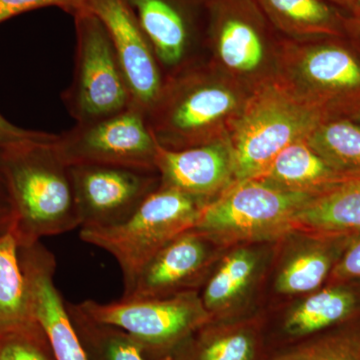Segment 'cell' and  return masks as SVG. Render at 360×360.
<instances>
[{"label": "cell", "instance_id": "1f68e13d", "mask_svg": "<svg viewBox=\"0 0 360 360\" xmlns=\"http://www.w3.org/2000/svg\"><path fill=\"white\" fill-rule=\"evenodd\" d=\"M328 115H340L360 123V94L354 98L333 104L328 108Z\"/></svg>", "mask_w": 360, "mask_h": 360}, {"label": "cell", "instance_id": "5bb4252c", "mask_svg": "<svg viewBox=\"0 0 360 360\" xmlns=\"http://www.w3.org/2000/svg\"><path fill=\"white\" fill-rule=\"evenodd\" d=\"M153 47L158 65L169 73L186 66L194 35V8L201 0H125Z\"/></svg>", "mask_w": 360, "mask_h": 360}, {"label": "cell", "instance_id": "6da1fadb", "mask_svg": "<svg viewBox=\"0 0 360 360\" xmlns=\"http://www.w3.org/2000/svg\"><path fill=\"white\" fill-rule=\"evenodd\" d=\"M56 139L0 150L20 248L80 227L70 165L59 155Z\"/></svg>", "mask_w": 360, "mask_h": 360}, {"label": "cell", "instance_id": "8992f818", "mask_svg": "<svg viewBox=\"0 0 360 360\" xmlns=\"http://www.w3.org/2000/svg\"><path fill=\"white\" fill-rule=\"evenodd\" d=\"M75 307L91 321L120 329L142 352H167L213 321L198 291L165 298L122 300L110 303L85 300Z\"/></svg>", "mask_w": 360, "mask_h": 360}, {"label": "cell", "instance_id": "83f0119b", "mask_svg": "<svg viewBox=\"0 0 360 360\" xmlns=\"http://www.w3.org/2000/svg\"><path fill=\"white\" fill-rule=\"evenodd\" d=\"M44 335L39 323L0 335V360H51L41 341Z\"/></svg>", "mask_w": 360, "mask_h": 360}, {"label": "cell", "instance_id": "836d02e7", "mask_svg": "<svg viewBox=\"0 0 360 360\" xmlns=\"http://www.w3.org/2000/svg\"><path fill=\"white\" fill-rule=\"evenodd\" d=\"M0 202L11 203L13 205V201L11 200H0ZM13 208L0 205V224L6 227V229H11V227H13Z\"/></svg>", "mask_w": 360, "mask_h": 360}, {"label": "cell", "instance_id": "4316f807", "mask_svg": "<svg viewBox=\"0 0 360 360\" xmlns=\"http://www.w3.org/2000/svg\"><path fill=\"white\" fill-rule=\"evenodd\" d=\"M266 360H360V333L323 336Z\"/></svg>", "mask_w": 360, "mask_h": 360}, {"label": "cell", "instance_id": "3957f363", "mask_svg": "<svg viewBox=\"0 0 360 360\" xmlns=\"http://www.w3.org/2000/svg\"><path fill=\"white\" fill-rule=\"evenodd\" d=\"M326 115L321 103H303L276 87L260 91L236 124L231 146L234 184L259 179L283 149L307 139Z\"/></svg>", "mask_w": 360, "mask_h": 360}, {"label": "cell", "instance_id": "ba28073f", "mask_svg": "<svg viewBox=\"0 0 360 360\" xmlns=\"http://www.w3.org/2000/svg\"><path fill=\"white\" fill-rule=\"evenodd\" d=\"M236 106L231 90L189 73L165 84L146 117L158 146L177 150L207 143L205 134Z\"/></svg>", "mask_w": 360, "mask_h": 360}, {"label": "cell", "instance_id": "f546056e", "mask_svg": "<svg viewBox=\"0 0 360 360\" xmlns=\"http://www.w3.org/2000/svg\"><path fill=\"white\" fill-rule=\"evenodd\" d=\"M58 135L30 131L11 124L0 115V150L18 148L32 142L52 141Z\"/></svg>", "mask_w": 360, "mask_h": 360}, {"label": "cell", "instance_id": "44dd1931", "mask_svg": "<svg viewBox=\"0 0 360 360\" xmlns=\"http://www.w3.org/2000/svg\"><path fill=\"white\" fill-rule=\"evenodd\" d=\"M356 296L342 286L319 291L295 307L283 322L288 338H302L347 319L356 309Z\"/></svg>", "mask_w": 360, "mask_h": 360}, {"label": "cell", "instance_id": "603a6c76", "mask_svg": "<svg viewBox=\"0 0 360 360\" xmlns=\"http://www.w3.org/2000/svg\"><path fill=\"white\" fill-rule=\"evenodd\" d=\"M257 253L245 248L233 251L222 260L201 296L213 319L245 295L257 272Z\"/></svg>", "mask_w": 360, "mask_h": 360}, {"label": "cell", "instance_id": "7c38bea8", "mask_svg": "<svg viewBox=\"0 0 360 360\" xmlns=\"http://www.w3.org/2000/svg\"><path fill=\"white\" fill-rule=\"evenodd\" d=\"M213 245L194 229L184 232L149 260L122 298H165L195 290L212 264Z\"/></svg>", "mask_w": 360, "mask_h": 360}, {"label": "cell", "instance_id": "2e32d148", "mask_svg": "<svg viewBox=\"0 0 360 360\" xmlns=\"http://www.w3.org/2000/svg\"><path fill=\"white\" fill-rule=\"evenodd\" d=\"M303 75L321 94L326 108L360 94V59L345 45H319L307 52Z\"/></svg>", "mask_w": 360, "mask_h": 360}, {"label": "cell", "instance_id": "ac0fdd59", "mask_svg": "<svg viewBox=\"0 0 360 360\" xmlns=\"http://www.w3.org/2000/svg\"><path fill=\"white\" fill-rule=\"evenodd\" d=\"M277 25L288 32L341 37L359 30L360 20L345 16L328 0H257Z\"/></svg>", "mask_w": 360, "mask_h": 360}, {"label": "cell", "instance_id": "9c48e42d", "mask_svg": "<svg viewBox=\"0 0 360 360\" xmlns=\"http://www.w3.org/2000/svg\"><path fill=\"white\" fill-rule=\"evenodd\" d=\"M70 169L80 229L122 224L161 184L158 170L103 165Z\"/></svg>", "mask_w": 360, "mask_h": 360}, {"label": "cell", "instance_id": "30bf717a", "mask_svg": "<svg viewBox=\"0 0 360 360\" xmlns=\"http://www.w3.org/2000/svg\"><path fill=\"white\" fill-rule=\"evenodd\" d=\"M89 9L110 32L131 105L146 116L165 84L153 47L125 0H91Z\"/></svg>", "mask_w": 360, "mask_h": 360}, {"label": "cell", "instance_id": "7a4b0ae2", "mask_svg": "<svg viewBox=\"0 0 360 360\" xmlns=\"http://www.w3.org/2000/svg\"><path fill=\"white\" fill-rule=\"evenodd\" d=\"M207 201L162 186L144 200L122 224L80 229L82 241L112 255L122 271L124 292L141 270L172 239L195 226Z\"/></svg>", "mask_w": 360, "mask_h": 360}, {"label": "cell", "instance_id": "7402d4cb", "mask_svg": "<svg viewBox=\"0 0 360 360\" xmlns=\"http://www.w3.org/2000/svg\"><path fill=\"white\" fill-rule=\"evenodd\" d=\"M215 26L217 51L222 63L232 70L251 71L264 58V46L258 27L239 11L220 13Z\"/></svg>", "mask_w": 360, "mask_h": 360}, {"label": "cell", "instance_id": "cb8c5ba5", "mask_svg": "<svg viewBox=\"0 0 360 360\" xmlns=\"http://www.w3.org/2000/svg\"><path fill=\"white\" fill-rule=\"evenodd\" d=\"M259 348V333L255 326H217L201 333L193 360H257Z\"/></svg>", "mask_w": 360, "mask_h": 360}, {"label": "cell", "instance_id": "d4e9b609", "mask_svg": "<svg viewBox=\"0 0 360 360\" xmlns=\"http://www.w3.org/2000/svg\"><path fill=\"white\" fill-rule=\"evenodd\" d=\"M335 264L328 245H314L300 250L284 264L276 279V290L283 295H298L316 290Z\"/></svg>", "mask_w": 360, "mask_h": 360}, {"label": "cell", "instance_id": "8fae6325", "mask_svg": "<svg viewBox=\"0 0 360 360\" xmlns=\"http://www.w3.org/2000/svg\"><path fill=\"white\" fill-rule=\"evenodd\" d=\"M20 260L35 321L56 360H90L68 305L54 284L56 257L39 243L20 248Z\"/></svg>", "mask_w": 360, "mask_h": 360}, {"label": "cell", "instance_id": "277c9868", "mask_svg": "<svg viewBox=\"0 0 360 360\" xmlns=\"http://www.w3.org/2000/svg\"><path fill=\"white\" fill-rule=\"evenodd\" d=\"M312 196L262 179L238 182L205 205L193 229L215 245L274 240L295 231V217Z\"/></svg>", "mask_w": 360, "mask_h": 360}, {"label": "cell", "instance_id": "e0dca14e", "mask_svg": "<svg viewBox=\"0 0 360 360\" xmlns=\"http://www.w3.org/2000/svg\"><path fill=\"white\" fill-rule=\"evenodd\" d=\"M343 179L328 167L304 139L283 149L257 179L285 191L315 195Z\"/></svg>", "mask_w": 360, "mask_h": 360}, {"label": "cell", "instance_id": "4dcf8cb0", "mask_svg": "<svg viewBox=\"0 0 360 360\" xmlns=\"http://www.w3.org/2000/svg\"><path fill=\"white\" fill-rule=\"evenodd\" d=\"M336 279L360 277V232L355 234L347 250L333 269Z\"/></svg>", "mask_w": 360, "mask_h": 360}, {"label": "cell", "instance_id": "d6986e66", "mask_svg": "<svg viewBox=\"0 0 360 360\" xmlns=\"http://www.w3.org/2000/svg\"><path fill=\"white\" fill-rule=\"evenodd\" d=\"M20 245L13 227L0 232V335L35 326Z\"/></svg>", "mask_w": 360, "mask_h": 360}, {"label": "cell", "instance_id": "484cf974", "mask_svg": "<svg viewBox=\"0 0 360 360\" xmlns=\"http://www.w3.org/2000/svg\"><path fill=\"white\" fill-rule=\"evenodd\" d=\"M71 319L92 336L103 360H148L141 347L120 329L98 323L84 316L72 303L66 302Z\"/></svg>", "mask_w": 360, "mask_h": 360}, {"label": "cell", "instance_id": "9a60e30c", "mask_svg": "<svg viewBox=\"0 0 360 360\" xmlns=\"http://www.w3.org/2000/svg\"><path fill=\"white\" fill-rule=\"evenodd\" d=\"M295 231L317 238L360 232V176L338 180L312 196L295 217Z\"/></svg>", "mask_w": 360, "mask_h": 360}, {"label": "cell", "instance_id": "5b68a950", "mask_svg": "<svg viewBox=\"0 0 360 360\" xmlns=\"http://www.w3.org/2000/svg\"><path fill=\"white\" fill-rule=\"evenodd\" d=\"M77 52L73 82L63 99L77 123L110 117L131 105L108 28L89 9L73 15Z\"/></svg>", "mask_w": 360, "mask_h": 360}, {"label": "cell", "instance_id": "d6a6232c", "mask_svg": "<svg viewBox=\"0 0 360 360\" xmlns=\"http://www.w3.org/2000/svg\"><path fill=\"white\" fill-rule=\"evenodd\" d=\"M328 1L360 20V6L356 0H328Z\"/></svg>", "mask_w": 360, "mask_h": 360}, {"label": "cell", "instance_id": "ffe728a7", "mask_svg": "<svg viewBox=\"0 0 360 360\" xmlns=\"http://www.w3.org/2000/svg\"><path fill=\"white\" fill-rule=\"evenodd\" d=\"M307 141L340 176H360V123L328 113Z\"/></svg>", "mask_w": 360, "mask_h": 360}, {"label": "cell", "instance_id": "52a82bcc", "mask_svg": "<svg viewBox=\"0 0 360 360\" xmlns=\"http://www.w3.org/2000/svg\"><path fill=\"white\" fill-rule=\"evenodd\" d=\"M68 165H103L156 169L160 146L146 115L130 106L96 122L77 123L54 141Z\"/></svg>", "mask_w": 360, "mask_h": 360}, {"label": "cell", "instance_id": "f1b7e54d", "mask_svg": "<svg viewBox=\"0 0 360 360\" xmlns=\"http://www.w3.org/2000/svg\"><path fill=\"white\" fill-rule=\"evenodd\" d=\"M91 0H0V23L25 11L56 6L75 15L89 9Z\"/></svg>", "mask_w": 360, "mask_h": 360}, {"label": "cell", "instance_id": "4fadbf2b", "mask_svg": "<svg viewBox=\"0 0 360 360\" xmlns=\"http://www.w3.org/2000/svg\"><path fill=\"white\" fill-rule=\"evenodd\" d=\"M156 169L162 186L174 187L207 202L233 182L231 146L220 141L177 150L160 146Z\"/></svg>", "mask_w": 360, "mask_h": 360}, {"label": "cell", "instance_id": "e575fe53", "mask_svg": "<svg viewBox=\"0 0 360 360\" xmlns=\"http://www.w3.org/2000/svg\"><path fill=\"white\" fill-rule=\"evenodd\" d=\"M357 4H359V6H360V0H356Z\"/></svg>", "mask_w": 360, "mask_h": 360}]
</instances>
